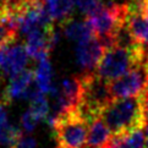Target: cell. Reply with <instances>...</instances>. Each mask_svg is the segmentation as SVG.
<instances>
[{
  "label": "cell",
  "instance_id": "15",
  "mask_svg": "<svg viewBox=\"0 0 148 148\" xmlns=\"http://www.w3.org/2000/svg\"><path fill=\"white\" fill-rule=\"evenodd\" d=\"M17 28L12 18L0 20V49L11 45L17 38Z\"/></svg>",
  "mask_w": 148,
  "mask_h": 148
},
{
  "label": "cell",
  "instance_id": "7",
  "mask_svg": "<svg viewBox=\"0 0 148 148\" xmlns=\"http://www.w3.org/2000/svg\"><path fill=\"white\" fill-rule=\"evenodd\" d=\"M38 91L34 82V72L32 70H25L10 77L8 87L4 89L6 103L15 99H31Z\"/></svg>",
  "mask_w": 148,
  "mask_h": 148
},
{
  "label": "cell",
  "instance_id": "2",
  "mask_svg": "<svg viewBox=\"0 0 148 148\" xmlns=\"http://www.w3.org/2000/svg\"><path fill=\"white\" fill-rule=\"evenodd\" d=\"M147 53L143 47L138 44L134 47L110 45L105 48L102 59L98 62L96 75L110 83L141 64Z\"/></svg>",
  "mask_w": 148,
  "mask_h": 148
},
{
  "label": "cell",
  "instance_id": "10",
  "mask_svg": "<svg viewBox=\"0 0 148 148\" xmlns=\"http://www.w3.org/2000/svg\"><path fill=\"white\" fill-rule=\"evenodd\" d=\"M112 132L100 119V116H98L88 124L86 148H103L112 141Z\"/></svg>",
  "mask_w": 148,
  "mask_h": 148
},
{
  "label": "cell",
  "instance_id": "6",
  "mask_svg": "<svg viewBox=\"0 0 148 148\" xmlns=\"http://www.w3.org/2000/svg\"><path fill=\"white\" fill-rule=\"evenodd\" d=\"M104 50L105 45L96 36L83 42H80L75 47L77 64L80 65L82 70L86 71V73L93 72V70L97 67L98 62L102 59Z\"/></svg>",
  "mask_w": 148,
  "mask_h": 148
},
{
  "label": "cell",
  "instance_id": "3",
  "mask_svg": "<svg viewBox=\"0 0 148 148\" xmlns=\"http://www.w3.org/2000/svg\"><path fill=\"white\" fill-rule=\"evenodd\" d=\"M129 4L102 3L87 16V23L93 34L103 42L105 48L113 45L116 36L125 26Z\"/></svg>",
  "mask_w": 148,
  "mask_h": 148
},
{
  "label": "cell",
  "instance_id": "18",
  "mask_svg": "<svg viewBox=\"0 0 148 148\" xmlns=\"http://www.w3.org/2000/svg\"><path fill=\"white\" fill-rule=\"evenodd\" d=\"M38 123L39 121L34 118V115L29 110H27L22 115V119H21V126L26 132H32L36 129V126L38 125Z\"/></svg>",
  "mask_w": 148,
  "mask_h": 148
},
{
  "label": "cell",
  "instance_id": "8",
  "mask_svg": "<svg viewBox=\"0 0 148 148\" xmlns=\"http://www.w3.org/2000/svg\"><path fill=\"white\" fill-rule=\"evenodd\" d=\"M28 54L25 45L11 44L0 49V71L10 77L27 70Z\"/></svg>",
  "mask_w": 148,
  "mask_h": 148
},
{
  "label": "cell",
  "instance_id": "4",
  "mask_svg": "<svg viewBox=\"0 0 148 148\" xmlns=\"http://www.w3.org/2000/svg\"><path fill=\"white\" fill-rule=\"evenodd\" d=\"M56 148H86L88 123L77 112L60 116L51 123Z\"/></svg>",
  "mask_w": 148,
  "mask_h": 148
},
{
  "label": "cell",
  "instance_id": "1",
  "mask_svg": "<svg viewBox=\"0 0 148 148\" xmlns=\"http://www.w3.org/2000/svg\"><path fill=\"white\" fill-rule=\"evenodd\" d=\"M100 119L104 121L113 137H121L142 130L146 126L141 96L121 99H113L102 113Z\"/></svg>",
  "mask_w": 148,
  "mask_h": 148
},
{
  "label": "cell",
  "instance_id": "9",
  "mask_svg": "<svg viewBox=\"0 0 148 148\" xmlns=\"http://www.w3.org/2000/svg\"><path fill=\"white\" fill-rule=\"evenodd\" d=\"M125 26L135 43L148 51V18L142 15L138 3L129 4Z\"/></svg>",
  "mask_w": 148,
  "mask_h": 148
},
{
  "label": "cell",
  "instance_id": "14",
  "mask_svg": "<svg viewBox=\"0 0 148 148\" xmlns=\"http://www.w3.org/2000/svg\"><path fill=\"white\" fill-rule=\"evenodd\" d=\"M29 112L34 115V118L38 121H43L48 119L50 114V108H49V102L47 100L45 96L42 93L39 89L37 91L32 98L29 99Z\"/></svg>",
  "mask_w": 148,
  "mask_h": 148
},
{
  "label": "cell",
  "instance_id": "19",
  "mask_svg": "<svg viewBox=\"0 0 148 148\" xmlns=\"http://www.w3.org/2000/svg\"><path fill=\"white\" fill-rule=\"evenodd\" d=\"M37 142L33 137L29 136H22L21 138L15 143L12 148H36Z\"/></svg>",
  "mask_w": 148,
  "mask_h": 148
},
{
  "label": "cell",
  "instance_id": "20",
  "mask_svg": "<svg viewBox=\"0 0 148 148\" xmlns=\"http://www.w3.org/2000/svg\"><path fill=\"white\" fill-rule=\"evenodd\" d=\"M138 5H140V10H141L142 15H143L146 18H148V0H141Z\"/></svg>",
  "mask_w": 148,
  "mask_h": 148
},
{
  "label": "cell",
  "instance_id": "5",
  "mask_svg": "<svg viewBox=\"0 0 148 148\" xmlns=\"http://www.w3.org/2000/svg\"><path fill=\"white\" fill-rule=\"evenodd\" d=\"M148 83V53L145 60L131 69L124 76L109 83L110 94L113 99L138 97L145 91Z\"/></svg>",
  "mask_w": 148,
  "mask_h": 148
},
{
  "label": "cell",
  "instance_id": "23",
  "mask_svg": "<svg viewBox=\"0 0 148 148\" xmlns=\"http://www.w3.org/2000/svg\"><path fill=\"white\" fill-rule=\"evenodd\" d=\"M142 94H143L145 97H147V98H148V83H147V86H146V88H145V91L142 92Z\"/></svg>",
  "mask_w": 148,
  "mask_h": 148
},
{
  "label": "cell",
  "instance_id": "21",
  "mask_svg": "<svg viewBox=\"0 0 148 148\" xmlns=\"http://www.w3.org/2000/svg\"><path fill=\"white\" fill-rule=\"evenodd\" d=\"M103 148H119V147H118V143H116V141L112 137V141H110L109 143L105 146V147H103Z\"/></svg>",
  "mask_w": 148,
  "mask_h": 148
},
{
  "label": "cell",
  "instance_id": "13",
  "mask_svg": "<svg viewBox=\"0 0 148 148\" xmlns=\"http://www.w3.org/2000/svg\"><path fill=\"white\" fill-rule=\"evenodd\" d=\"M42 0H0V20L16 17L31 4Z\"/></svg>",
  "mask_w": 148,
  "mask_h": 148
},
{
  "label": "cell",
  "instance_id": "22",
  "mask_svg": "<svg viewBox=\"0 0 148 148\" xmlns=\"http://www.w3.org/2000/svg\"><path fill=\"white\" fill-rule=\"evenodd\" d=\"M145 140H146V148H148V124L146 125V130H145Z\"/></svg>",
  "mask_w": 148,
  "mask_h": 148
},
{
  "label": "cell",
  "instance_id": "12",
  "mask_svg": "<svg viewBox=\"0 0 148 148\" xmlns=\"http://www.w3.org/2000/svg\"><path fill=\"white\" fill-rule=\"evenodd\" d=\"M62 28H64V34L70 40L75 42V44L94 36L87 21L78 22V21H73L72 18H70L65 23H62Z\"/></svg>",
  "mask_w": 148,
  "mask_h": 148
},
{
  "label": "cell",
  "instance_id": "17",
  "mask_svg": "<svg viewBox=\"0 0 148 148\" xmlns=\"http://www.w3.org/2000/svg\"><path fill=\"white\" fill-rule=\"evenodd\" d=\"M75 5L81 10L83 14H86L87 16L89 14H92L94 10H96L102 1L100 0H73Z\"/></svg>",
  "mask_w": 148,
  "mask_h": 148
},
{
  "label": "cell",
  "instance_id": "24",
  "mask_svg": "<svg viewBox=\"0 0 148 148\" xmlns=\"http://www.w3.org/2000/svg\"><path fill=\"white\" fill-rule=\"evenodd\" d=\"M141 0H134V3H140Z\"/></svg>",
  "mask_w": 148,
  "mask_h": 148
},
{
  "label": "cell",
  "instance_id": "11",
  "mask_svg": "<svg viewBox=\"0 0 148 148\" xmlns=\"http://www.w3.org/2000/svg\"><path fill=\"white\" fill-rule=\"evenodd\" d=\"M34 82L43 94L55 93L56 88H54L53 84V67L49 56H44L38 60V65L34 72Z\"/></svg>",
  "mask_w": 148,
  "mask_h": 148
},
{
  "label": "cell",
  "instance_id": "16",
  "mask_svg": "<svg viewBox=\"0 0 148 148\" xmlns=\"http://www.w3.org/2000/svg\"><path fill=\"white\" fill-rule=\"evenodd\" d=\"M119 148H146L145 134L142 130H137L132 134L121 137H113Z\"/></svg>",
  "mask_w": 148,
  "mask_h": 148
}]
</instances>
